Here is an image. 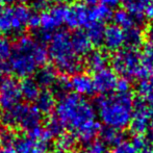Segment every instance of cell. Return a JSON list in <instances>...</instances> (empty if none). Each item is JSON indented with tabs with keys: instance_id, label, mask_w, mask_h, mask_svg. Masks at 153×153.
I'll use <instances>...</instances> for the list:
<instances>
[{
	"instance_id": "6da1fadb",
	"label": "cell",
	"mask_w": 153,
	"mask_h": 153,
	"mask_svg": "<svg viewBox=\"0 0 153 153\" xmlns=\"http://www.w3.org/2000/svg\"><path fill=\"white\" fill-rule=\"evenodd\" d=\"M55 117L77 141L91 143L100 132L95 106L74 93L62 95L56 102Z\"/></svg>"
},
{
	"instance_id": "7a4b0ae2",
	"label": "cell",
	"mask_w": 153,
	"mask_h": 153,
	"mask_svg": "<svg viewBox=\"0 0 153 153\" xmlns=\"http://www.w3.org/2000/svg\"><path fill=\"white\" fill-rule=\"evenodd\" d=\"M48 50L44 43L29 36H20L13 44V53L5 70L19 78H29L45 66Z\"/></svg>"
},
{
	"instance_id": "3957f363",
	"label": "cell",
	"mask_w": 153,
	"mask_h": 153,
	"mask_svg": "<svg viewBox=\"0 0 153 153\" xmlns=\"http://www.w3.org/2000/svg\"><path fill=\"white\" fill-rule=\"evenodd\" d=\"M134 99L129 93H111L101 96L96 101L97 116L105 127L122 130L132 119Z\"/></svg>"
},
{
	"instance_id": "277c9868",
	"label": "cell",
	"mask_w": 153,
	"mask_h": 153,
	"mask_svg": "<svg viewBox=\"0 0 153 153\" xmlns=\"http://www.w3.org/2000/svg\"><path fill=\"white\" fill-rule=\"evenodd\" d=\"M47 50L54 68L62 74L74 75L80 72L82 61L75 53L71 43V34L68 31H55L49 40Z\"/></svg>"
},
{
	"instance_id": "5b68a950",
	"label": "cell",
	"mask_w": 153,
	"mask_h": 153,
	"mask_svg": "<svg viewBox=\"0 0 153 153\" xmlns=\"http://www.w3.org/2000/svg\"><path fill=\"white\" fill-rule=\"evenodd\" d=\"M111 69L116 74H120L123 78L127 79H142L148 77L152 73L150 69L144 62L143 55L137 49L122 48L115 52L111 59Z\"/></svg>"
},
{
	"instance_id": "8992f818",
	"label": "cell",
	"mask_w": 153,
	"mask_h": 153,
	"mask_svg": "<svg viewBox=\"0 0 153 153\" xmlns=\"http://www.w3.org/2000/svg\"><path fill=\"white\" fill-rule=\"evenodd\" d=\"M43 115L34 105L19 103L0 113V125L8 129H20L26 133L42 126Z\"/></svg>"
},
{
	"instance_id": "52a82bcc",
	"label": "cell",
	"mask_w": 153,
	"mask_h": 153,
	"mask_svg": "<svg viewBox=\"0 0 153 153\" xmlns=\"http://www.w3.org/2000/svg\"><path fill=\"white\" fill-rule=\"evenodd\" d=\"M32 10L22 3L3 8L0 13V30L4 33H20L28 27Z\"/></svg>"
},
{
	"instance_id": "ba28073f",
	"label": "cell",
	"mask_w": 153,
	"mask_h": 153,
	"mask_svg": "<svg viewBox=\"0 0 153 153\" xmlns=\"http://www.w3.org/2000/svg\"><path fill=\"white\" fill-rule=\"evenodd\" d=\"M68 7L65 4H51L46 10L40 15V31L39 41L42 43L49 42L51 36L59 30V27L66 24Z\"/></svg>"
},
{
	"instance_id": "9c48e42d",
	"label": "cell",
	"mask_w": 153,
	"mask_h": 153,
	"mask_svg": "<svg viewBox=\"0 0 153 153\" xmlns=\"http://www.w3.org/2000/svg\"><path fill=\"white\" fill-rule=\"evenodd\" d=\"M129 126L134 135H145L153 131V109L142 99L134 103Z\"/></svg>"
},
{
	"instance_id": "30bf717a",
	"label": "cell",
	"mask_w": 153,
	"mask_h": 153,
	"mask_svg": "<svg viewBox=\"0 0 153 153\" xmlns=\"http://www.w3.org/2000/svg\"><path fill=\"white\" fill-rule=\"evenodd\" d=\"M20 82L12 77H6L0 81V107L2 111L10 109L21 103Z\"/></svg>"
},
{
	"instance_id": "8fae6325",
	"label": "cell",
	"mask_w": 153,
	"mask_h": 153,
	"mask_svg": "<svg viewBox=\"0 0 153 153\" xmlns=\"http://www.w3.org/2000/svg\"><path fill=\"white\" fill-rule=\"evenodd\" d=\"M93 85H94V92L98 94L104 95L111 94L116 91L118 82V76L113 69L105 68L101 71H98L93 76Z\"/></svg>"
},
{
	"instance_id": "7c38bea8",
	"label": "cell",
	"mask_w": 153,
	"mask_h": 153,
	"mask_svg": "<svg viewBox=\"0 0 153 153\" xmlns=\"http://www.w3.org/2000/svg\"><path fill=\"white\" fill-rule=\"evenodd\" d=\"M91 23L90 20V8L81 3H75L68 7L66 24L71 29L80 30L85 28Z\"/></svg>"
},
{
	"instance_id": "4fadbf2b",
	"label": "cell",
	"mask_w": 153,
	"mask_h": 153,
	"mask_svg": "<svg viewBox=\"0 0 153 153\" xmlns=\"http://www.w3.org/2000/svg\"><path fill=\"white\" fill-rule=\"evenodd\" d=\"M102 45L107 51L114 53L119 51L125 45L124 30L115 24L105 27Z\"/></svg>"
},
{
	"instance_id": "5bb4252c",
	"label": "cell",
	"mask_w": 153,
	"mask_h": 153,
	"mask_svg": "<svg viewBox=\"0 0 153 153\" xmlns=\"http://www.w3.org/2000/svg\"><path fill=\"white\" fill-rule=\"evenodd\" d=\"M69 89L78 96H89L94 93L93 79L87 73H77L69 78Z\"/></svg>"
},
{
	"instance_id": "9a60e30c",
	"label": "cell",
	"mask_w": 153,
	"mask_h": 153,
	"mask_svg": "<svg viewBox=\"0 0 153 153\" xmlns=\"http://www.w3.org/2000/svg\"><path fill=\"white\" fill-rule=\"evenodd\" d=\"M59 77L57 71L54 67L45 65L36 71L33 79L40 88H43L44 90H49L53 89Z\"/></svg>"
},
{
	"instance_id": "2e32d148",
	"label": "cell",
	"mask_w": 153,
	"mask_h": 153,
	"mask_svg": "<svg viewBox=\"0 0 153 153\" xmlns=\"http://www.w3.org/2000/svg\"><path fill=\"white\" fill-rule=\"evenodd\" d=\"M14 148L17 153H49L48 145L36 142L28 137L17 139Z\"/></svg>"
},
{
	"instance_id": "e0dca14e",
	"label": "cell",
	"mask_w": 153,
	"mask_h": 153,
	"mask_svg": "<svg viewBox=\"0 0 153 153\" xmlns=\"http://www.w3.org/2000/svg\"><path fill=\"white\" fill-rule=\"evenodd\" d=\"M56 102L54 93L51 92L50 90H44L41 91L39 97L34 101V106L43 116L51 115L55 111Z\"/></svg>"
},
{
	"instance_id": "ac0fdd59",
	"label": "cell",
	"mask_w": 153,
	"mask_h": 153,
	"mask_svg": "<svg viewBox=\"0 0 153 153\" xmlns=\"http://www.w3.org/2000/svg\"><path fill=\"white\" fill-rule=\"evenodd\" d=\"M71 43L75 53L79 57L87 56L93 50L91 41L89 40L85 32L82 30H75L71 34Z\"/></svg>"
},
{
	"instance_id": "d6986e66",
	"label": "cell",
	"mask_w": 153,
	"mask_h": 153,
	"mask_svg": "<svg viewBox=\"0 0 153 153\" xmlns=\"http://www.w3.org/2000/svg\"><path fill=\"white\" fill-rule=\"evenodd\" d=\"M108 64V55L102 49L92 50L85 56V66L90 71L96 73L106 68Z\"/></svg>"
},
{
	"instance_id": "ffe728a7",
	"label": "cell",
	"mask_w": 153,
	"mask_h": 153,
	"mask_svg": "<svg viewBox=\"0 0 153 153\" xmlns=\"http://www.w3.org/2000/svg\"><path fill=\"white\" fill-rule=\"evenodd\" d=\"M150 1L151 0H122L121 4L123 5V10L128 12L141 22H144Z\"/></svg>"
},
{
	"instance_id": "44dd1931",
	"label": "cell",
	"mask_w": 153,
	"mask_h": 153,
	"mask_svg": "<svg viewBox=\"0 0 153 153\" xmlns=\"http://www.w3.org/2000/svg\"><path fill=\"white\" fill-rule=\"evenodd\" d=\"M145 31L143 30L141 25L131 27L129 29L124 30L125 45L127 48L139 49L144 45L145 42Z\"/></svg>"
},
{
	"instance_id": "7402d4cb",
	"label": "cell",
	"mask_w": 153,
	"mask_h": 153,
	"mask_svg": "<svg viewBox=\"0 0 153 153\" xmlns=\"http://www.w3.org/2000/svg\"><path fill=\"white\" fill-rule=\"evenodd\" d=\"M20 91L22 99L27 102H34L41 93V88L38 85L33 78L23 79L20 82Z\"/></svg>"
},
{
	"instance_id": "603a6c76",
	"label": "cell",
	"mask_w": 153,
	"mask_h": 153,
	"mask_svg": "<svg viewBox=\"0 0 153 153\" xmlns=\"http://www.w3.org/2000/svg\"><path fill=\"white\" fill-rule=\"evenodd\" d=\"M115 22V25L119 26L123 30H126L131 27L137 26V25H142V22L137 20L135 17L130 15L128 12L125 10H118L113 14V18H111Z\"/></svg>"
},
{
	"instance_id": "cb8c5ba5",
	"label": "cell",
	"mask_w": 153,
	"mask_h": 153,
	"mask_svg": "<svg viewBox=\"0 0 153 153\" xmlns=\"http://www.w3.org/2000/svg\"><path fill=\"white\" fill-rule=\"evenodd\" d=\"M105 27L102 23L91 22L87 27H85V34L88 36L89 40L91 41L92 45H102L103 36H104Z\"/></svg>"
},
{
	"instance_id": "d4e9b609",
	"label": "cell",
	"mask_w": 153,
	"mask_h": 153,
	"mask_svg": "<svg viewBox=\"0 0 153 153\" xmlns=\"http://www.w3.org/2000/svg\"><path fill=\"white\" fill-rule=\"evenodd\" d=\"M100 137L102 140V143L104 145H109V146H117L118 144L123 142V132L121 130L118 129H114L111 127H104L103 129H100Z\"/></svg>"
},
{
	"instance_id": "484cf974",
	"label": "cell",
	"mask_w": 153,
	"mask_h": 153,
	"mask_svg": "<svg viewBox=\"0 0 153 153\" xmlns=\"http://www.w3.org/2000/svg\"><path fill=\"white\" fill-rule=\"evenodd\" d=\"M113 18V12L111 8L103 4H96L90 10V20L91 22L104 23Z\"/></svg>"
},
{
	"instance_id": "4316f807",
	"label": "cell",
	"mask_w": 153,
	"mask_h": 153,
	"mask_svg": "<svg viewBox=\"0 0 153 153\" xmlns=\"http://www.w3.org/2000/svg\"><path fill=\"white\" fill-rule=\"evenodd\" d=\"M77 143V140L71 133H62L56 139V150L61 151H73Z\"/></svg>"
},
{
	"instance_id": "83f0119b",
	"label": "cell",
	"mask_w": 153,
	"mask_h": 153,
	"mask_svg": "<svg viewBox=\"0 0 153 153\" xmlns=\"http://www.w3.org/2000/svg\"><path fill=\"white\" fill-rule=\"evenodd\" d=\"M13 53V43L6 38H0V65L5 70L6 64Z\"/></svg>"
},
{
	"instance_id": "f1b7e54d",
	"label": "cell",
	"mask_w": 153,
	"mask_h": 153,
	"mask_svg": "<svg viewBox=\"0 0 153 153\" xmlns=\"http://www.w3.org/2000/svg\"><path fill=\"white\" fill-rule=\"evenodd\" d=\"M44 127L51 137H59L62 133H64V129H65L64 126L62 125V123L59 122V120L55 116L49 118L46 121V124L44 125Z\"/></svg>"
},
{
	"instance_id": "f546056e",
	"label": "cell",
	"mask_w": 153,
	"mask_h": 153,
	"mask_svg": "<svg viewBox=\"0 0 153 153\" xmlns=\"http://www.w3.org/2000/svg\"><path fill=\"white\" fill-rule=\"evenodd\" d=\"M17 141V137L13 129L0 128V144L3 146H13Z\"/></svg>"
},
{
	"instance_id": "4dcf8cb0",
	"label": "cell",
	"mask_w": 153,
	"mask_h": 153,
	"mask_svg": "<svg viewBox=\"0 0 153 153\" xmlns=\"http://www.w3.org/2000/svg\"><path fill=\"white\" fill-rule=\"evenodd\" d=\"M81 153H107L106 146L102 142L94 141L88 144Z\"/></svg>"
},
{
	"instance_id": "1f68e13d",
	"label": "cell",
	"mask_w": 153,
	"mask_h": 153,
	"mask_svg": "<svg viewBox=\"0 0 153 153\" xmlns=\"http://www.w3.org/2000/svg\"><path fill=\"white\" fill-rule=\"evenodd\" d=\"M111 153H137V150L135 149L131 142L123 141L122 143L118 144L113 148Z\"/></svg>"
},
{
	"instance_id": "d6a6232c",
	"label": "cell",
	"mask_w": 153,
	"mask_h": 153,
	"mask_svg": "<svg viewBox=\"0 0 153 153\" xmlns=\"http://www.w3.org/2000/svg\"><path fill=\"white\" fill-rule=\"evenodd\" d=\"M144 62L153 70V43L149 42L144 45V51L142 53Z\"/></svg>"
},
{
	"instance_id": "836d02e7",
	"label": "cell",
	"mask_w": 153,
	"mask_h": 153,
	"mask_svg": "<svg viewBox=\"0 0 153 153\" xmlns=\"http://www.w3.org/2000/svg\"><path fill=\"white\" fill-rule=\"evenodd\" d=\"M132 145L135 147V149L139 151V150H144L146 148H148L149 145V141H148V137L146 135H134L131 141Z\"/></svg>"
},
{
	"instance_id": "e575fe53",
	"label": "cell",
	"mask_w": 153,
	"mask_h": 153,
	"mask_svg": "<svg viewBox=\"0 0 153 153\" xmlns=\"http://www.w3.org/2000/svg\"><path fill=\"white\" fill-rule=\"evenodd\" d=\"M51 5L50 0H32V8L36 12H44Z\"/></svg>"
},
{
	"instance_id": "d590c367",
	"label": "cell",
	"mask_w": 153,
	"mask_h": 153,
	"mask_svg": "<svg viewBox=\"0 0 153 153\" xmlns=\"http://www.w3.org/2000/svg\"><path fill=\"white\" fill-rule=\"evenodd\" d=\"M116 92L118 93H129L130 92V81L127 78H120L118 79Z\"/></svg>"
},
{
	"instance_id": "8d00e7d4",
	"label": "cell",
	"mask_w": 153,
	"mask_h": 153,
	"mask_svg": "<svg viewBox=\"0 0 153 153\" xmlns=\"http://www.w3.org/2000/svg\"><path fill=\"white\" fill-rule=\"evenodd\" d=\"M28 27L32 29L40 28V15H38L36 13H32L28 22Z\"/></svg>"
},
{
	"instance_id": "74e56055",
	"label": "cell",
	"mask_w": 153,
	"mask_h": 153,
	"mask_svg": "<svg viewBox=\"0 0 153 153\" xmlns=\"http://www.w3.org/2000/svg\"><path fill=\"white\" fill-rule=\"evenodd\" d=\"M100 1H101V4L107 6V7L111 10V8H115V7H117L118 5H120L122 0H100Z\"/></svg>"
},
{
	"instance_id": "f35d334b",
	"label": "cell",
	"mask_w": 153,
	"mask_h": 153,
	"mask_svg": "<svg viewBox=\"0 0 153 153\" xmlns=\"http://www.w3.org/2000/svg\"><path fill=\"white\" fill-rule=\"evenodd\" d=\"M0 153H17L13 146H3L0 148Z\"/></svg>"
},
{
	"instance_id": "ab89813d",
	"label": "cell",
	"mask_w": 153,
	"mask_h": 153,
	"mask_svg": "<svg viewBox=\"0 0 153 153\" xmlns=\"http://www.w3.org/2000/svg\"><path fill=\"white\" fill-rule=\"evenodd\" d=\"M81 4L85 6H95L97 3H98L99 0H79Z\"/></svg>"
},
{
	"instance_id": "60d3db41",
	"label": "cell",
	"mask_w": 153,
	"mask_h": 153,
	"mask_svg": "<svg viewBox=\"0 0 153 153\" xmlns=\"http://www.w3.org/2000/svg\"><path fill=\"white\" fill-rule=\"evenodd\" d=\"M147 36H148V39H149V42L153 43V21H152V23H150L149 27H148Z\"/></svg>"
},
{
	"instance_id": "b9f144b4",
	"label": "cell",
	"mask_w": 153,
	"mask_h": 153,
	"mask_svg": "<svg viewBox=\"0 0 153 153\" xmlns=\"http://www.w3.org/2000/svg\"><path fill=\"white\" fill-rule=\"evenodd\" d=\"M146 16L153 19V0L150 1V4L147 8V12H146Z\"/></svg>"
},
{
	"instance_id": "7bdbcfd3",
	"label": "cell",
	"mask_w": 153,
	"mask_h": 153,
	"mask_svg": "<svg viewBox=\"0 0 153 153\" xmlns=\"http://www.w3.org/2000/svg\"><path fill=\"white\" fill-rule=\"evenodd\" d=\"M2 1H3V3H6L10 6H12L15 5V4H18L20 2V0H2Z\"/></svg>"
},
{
	"instance_id": "ee69618b",
	"label": "cell",
	"mask_w": 153,
	"mask_h": 153,
	"mask_svg": "<svg viewBox=\"0 0 153 153\" xmlns=\"http://www.w3.org/2000/svg\"><path fill=\"white\" fill-rule=\"evenodd\" d=\"M142 100H143V99H142ZM144 101H145V102L147 103V104L149 105V106L153 109V96L149 97V98H147L146 100H144Z\"/></svg>"
},
{
	"instance_id": "f6af8a7d",
	"label": "cell",
	"mask_w": 153,
	"mask_h": 153,
	"mask_svg": "<svg viewBox=\"0 0 153 153\" xmlns=\"http://www.w3.org/2000/svg\"><path fill=\"white\" fill-rule=\"evenodd\" d=\"M147 137H148V141H149V145H152L153 146V131L149 133V135H148Z\"/></svg>"
},
{
	"instance_id": "bcb514c9",
	"label": "cell",
	"mask_w": 153,
	"mask_h": 153,
	"mask_svg": "<svg viewBox=\"0 0 153 153\" xmlns=\"http://www.w3.org/2000/svg\"><path fill=\"white\" fill-rule=\"evenodd\" d=\"M56 1H59L61 4H68V3H72L74 0H56Z\"/></svg>"
},
{
	"instance_id": "7dc6e473",
	"label": "cell",
	"mask_w": 153,
	"mask_h": 153,
	"mask_svg": "<svg viewBox=\"0 0 153 153\" xmlns=\"http://www.w3.org/2000/svg\"><path fill=\"white\" fill-rule=\"evenodd\" d=\"M141 153H153V148L148 147V148H146V149L142 150Z\"/></svg>"
},
{
	"instance_id": "c3c4849f",
	"label": "cell",
	"mask_w": 153,
	"mask_h": 153,
	"mask_svg": "<svg viewBox=\"0 0 153 153\" xmlns=\"http://www.w3.org/2000/svg\"><path fill=\"white\" fill-rule=\"evenodd\" d=\"M3 71H4L3 66H1V65H0V81L2 80V74H3Z\"/></svg>"
},
{
	"instance_id": "681fc988",
	"label": "cell",
	"mask_w": 153,
	"mask_h": 153,
	"mask_svg": "<svg viewBox=\"0 0 153 153\" xmlns=\"http://www.w3.org/2000/svg\"><path fill=\"white\" fill-rule=\"evenodd\" d=\"M3 5H4L3 1H2V0H0V13L3 10Z\"/></svg>"
},
{
	"instance_id": "f907efd6",
	"label": "cell",
	"mask_w": 153,
	"mask_h": 153,
	"mask_svg": "<svg viewBox=\"0 0 153 153\" xmlns=\"http://www.w3.org/2000/svg\"><path fill=\"white\" fill-rule=\"evenodd\" d=\"M55 153H74L73 151H61V150H56Z\"/></svg>"
},
{
	"instance_id": "816d5d0a",
	"label": "cell",
	"mask_w": 153,
	"mask_h": 153,
	"mask_svg": "<svg viewBox=\"0 0 153 153\" xmlns=\"http://www.w3.org/2000/svg\"><path fill=\"white\" fill-rule=\"evenodd\" d=\"M1 33H2V32H1V30H0V36H1Z\"/></svg>"
},
{
	"instance_id": "f5cc1de1",
	"label": "cell",
	"mask_w": 153,
	"mask_h": 153,
	"mask_svg": "<svg viewBox=\"0 0 153 153\" xmlns=\"http://www.w3.org/2000/svg\"><path fill=\"white\" fill-rule=\"evenodd\" d=\"M0 148H1V144H0Z\"/></svg>"
}]
</instances>
